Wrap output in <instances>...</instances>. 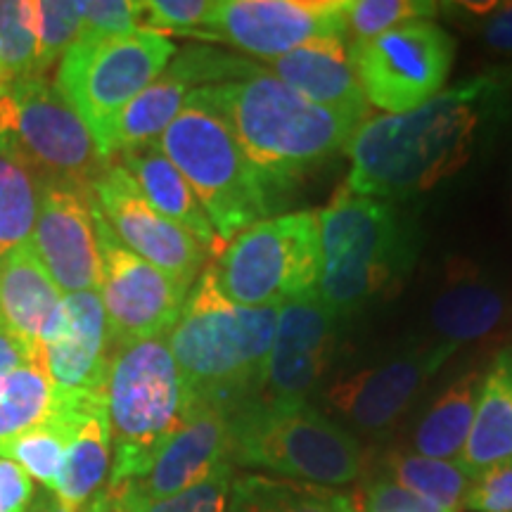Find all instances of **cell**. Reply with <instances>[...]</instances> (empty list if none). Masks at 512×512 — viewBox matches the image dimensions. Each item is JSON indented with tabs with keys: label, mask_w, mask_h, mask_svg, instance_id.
Instances as JSON below:
<instances>
[{
	"label": "cell",
	"mask_w": 512,
	"mask_h": 512,
	"mask_svg": "<svg viewBox=\"0 0 512 512\" xmlns=\"http://www.w3.org/2000/svg\"><path fill=\"white\" fill-rule=\"evenodd\" d=\"M510 86L501 74L472 76L411 112L368 117L344 147V185L358 195L396 202L460 176L508 119Z\"/></svg>",
	"instance_id": "6da1fadb"
},
{
	"label": "cell",
	"mask_w": 512,
	"mask_h": 512,
	"mask_svg": "<svg viewBox=\"0 0 512 512\" xmlns=\"http://www.w3.org/2000/svg\"><path fill=\"white\" fill-rule=\"evenodd\" d=\"M266 72L313 105L366 121L368 100L349 60L344 38H325L266 62Z\"/></svg>",
	"instance_id": "603a6c76"
},
{
	"label": "cell",
	"mask_w": 512,
	"mask_h": 512,
	"mask_svg": "<svg viewBox=\"0 0 512 512\" xmlns=\"http://www.w3.org/2000/svg\"><path fill=\"white\" fill-rule=\"evenodd\" d=\"M0 83H3V76H0Z\"/></svg>",
	"instance_id": "7dc6e473"
},
{
	"label": "cell",
	"mask_w": 512,
	"mask_h": 512,
	"mask_svg": "<svg viewBox=\"0 0 512 512\" xmlns=\"http://www.w3.org/2000/svg\"><path fill=\"white\" fill-rule=\"evenodd\" d=\"M31 361H41V354L0 325V375Z\"/></svg>",
	"instance_id": "7bdbcfd3"
},
{
	"label": "cell",
	"mask_w": 512,
	"mask_h": 512,
	"mask_svg": "<svg viewBox=\"0 0 512 512\" xmlns=\"http://www.w3.org/2000/svg\"><path fill=\"white\" fill-rule=\"evenodd\" d=\"M27 512H69V510L64 508L60 501H57V496L53 494V491L43 489L41 494H38V498L31 501Z\"/></svg>",
	"instance_id": "f6af8a7d"
},
{
	"label": "cell",
	"mask_w": 512,
	"mask_h": 512,
	"mask_svg": "<svg viewBox=\"0 0 512 512\" xmlns=\"http://www.w3.org/2000/svg\"><path fill=\"white\" fill-rule=\"evenodd\" d=\"M510 207H512V166H510Z\"/></svg>",
	"instance_id": "bcb514c9"
},
{
	"label": "cell",
	"mask_w": 512,
	"mask_h": 512,
	"mask_svg": "<svg viewBox=\"0 0 512 512\" xmlns=\"http://www.w3.org/2000/svg\"><path fill=\"white\" fill-rule=\"evenodd\" d=\"M41 188V178L0 152V256L31 240Z\"/></svg>",
	"instance_id": "1f68e13d"
},
{
	"label": "cell",
	"mask_w": 512,
	"mask_h": 512,
	"mask_svg": "<svg viewBox=\"0 0 512 512\" xmlns=\"http://www.w3.org/2000/svg\"><path fill=\"white\" fill-rule=\"evenodd\" d=\"M31 17H34L38 41L36 74L43 76L48 67L62 60L64 53L81 36L83 3H76V0H31Z\"/></svg>",
	"instance_id": "d6a6232c"
},
{
	"label": "cell",
	"mask_w": 512,
	"mask_h": 512,
	"mask_svg": "<svg viewBox=\"0 0 512 512\" xmlns=\"http://www.w3.org/2000/svg\"><path fill=\"white\" fill-rule=\"evenodd\" d=\"M230 413L209 403H192L181 427L159 448V453L136 482L114 491L128 510L162 501L207 479L230 460Z\"/></svg>",
	"instance_id": "d6986e66"
},
{
	"label": "cell",
	"mask_w": 512,
	"mask_h": 512,
	"mask_svg": "<svg viewBox=\"0 0 512 512\" xmlns=\"http://www.w3.org/2000/svg\"><path fill=\"white\" fill-rule=\"evenodd\" d=\"M0 152L43 183L91 188L112 159L102 157L79 112L46 76L0 83Z\"/></svg>",
	"instance_id": "ba28073f"
},
{
	"label": "cell",
	"mask_w": 512,
	"mask_h": 512,
	"mask_svg": "<svg viewBox=\"0 0 512 512\" xmlns=\"http://www.w3.org/2000/svg\"><path fill=\"white\" fill-rule=\"evenodd\" d=\"M86 512H131V510H128V505L119 494H114V491H105V494H102Z\"/></svg>",
	"instance_id": "ee69618b"
},
{
	"label": "cell",
	"mask_w": 512,
	"mask_h": 512,
	"mask_svg": "<svg viewBox=\"0 0 512 512\" xmlns=\"http://www.w3.org/2000/svg\"><path fill=\"white\" fill-rule=\"evenodd\" d=\"M105 394H69L64 392L62 406L31 430L17 434L0 444V458L10 460L31 477V482L43 484L46 491H55L57 479L67 458L69 441L76 422L95 399Z\"/></svg>",
	"instance_id": "4316f807"
},
{
	"label": "cell",
	"mask_w": 512,
	"mask_h": 512,
	"mask_svg": "<svg viewBox=\"0 0 512 512\" xmlns=\"http://www.w3.org/2000/svg\"><path fill=\"white\" fill-rule=\"evenodd\" d=\"M320 302L339 318L387 294L411 271L418 238L396 202L358 195L342 185L318 211Z\"/></svg>",
	"instance_id": "277c9868"
},
{
	"label": "cell",
	"mask_w": 512,
	"mask_h": 512,
	"mask_svg": "<svg viewBox=\"0 0 512 512\" xmlns=\"http://www.w3.org/2000/svg\"><path fill=\"white\" fill-rule=\"evenodd\" d=\"M112 342L98 292L64 294L62 325L41 347V366L57 389L105 394Z\"/></svg>",
	"instance_id": "ffe728a7"
},
{
	"label": "cell",
	"mask_w": 512,
	"mask_h": 512,
	"mask_svg": "<svg viewBox=\"0 0 512 512\" xmlns=\"http://www.w3.org/2000/svg\"><path fill=\"white\" fill-rule=\"evenodd\" d=\"M456 351L422 339L339 375L323 392L325 415L363 434L389 432L418 399L427 380Z\"/></svg>",
	"instance_id": "4fadbf2b"
},
{
	"label": "cell",
	"mask_w": 512,
	"mask_h": 512,
	"mask_svg": "<svg viewBox=\"0 0 512 512\" xmlns=\"http://www.w3.org/2000/svg\"><path fill=\"white\" fill-rule=\"evenodd\" d=\"M230 463L259 467L294 482L335 489L363 475L354 432L309 399H256L230 413Z\"/></svg>",
	"instance_id": "8992f818"
},
{
	"label": "cell",
	"mask_w": 512,
	"mask_h": 512,
	"mask_svg": "<svg viewBox=\"0 0 512 512\" xmlns=\"http://www.w3.org/2000/svg\"><path fill=\"white\" fill-rule=\"evenodd\" d=\"M143 3L138 0H91L83 3L81 36H126L140 29Z\"/></svg>",
	"instance_id": "f35d334b"
},
{
	"label": "cell",
	"mask_w": 512,
	"mask_h": 512,
	"mask_svg": "<svg viewBox=\"0 0 512 512\" xmlns=\"http://www.w3.org/2000/svg\"><path fill=\"white\" fill-rule=\"evenodd\" d=\"M100 247V287L112 349L140 339L166 337L181 316L192 285L178 280L121 245L95 209Z\"/></svg>",
	"instance_id": "7c38bea8"
},
{
	"label": "cell",
	"mask_w": 512,
	"mask_h": 512,
	"mask_svg": "<svg viewBox=\"0 0 512 512\" xmlns=\"http://www.w3.org/2000/svg\"><path fill=\"white\" fill-rule=\"evenodd\" d=\"M349 60L368 105L384 114L411 112L444 91L456 38L432 19H418L351 41Z\"/></svg>",
	"instance_id": "8fae6325"
},
{
	"label": "cell",
	"mask_w": 512,
	"mask_h": 512,
	"mask_svg": "<svg viewBox=\"0 0 512 512\" xmlns=\"http://www.w3.org/2000/svg\"><path fill=\"white\" fill-rule=\"evenodd\" d=\"M384 470L392 482L413 491L441 508L456 512L470 486V477L451 460L425 458L418 453L394 451L384 460Z\"/></svg>",
	"instance_id": "4dcf8cb0"
},
{
	"label": "cell",
	"mask_w": 512,
	"mask_h": 512,
	"mask_svg": "<svg viewBox=\"0 0 512 512\" xmlns=\"http://www.w3.org/2000/svg\"><path fill=\"white\" fill-rule=\"evenodd\" d=\"M29 242L62 294L98 292L100 247L91 188L43 183Z\"/></svg>",
	"instance_id": "e0dca14e"
},
{
	"label": "cell",
	"mask_w": 512,
	"mask_h": 512,
	"mask_svg": "<svg viewBox=\"0 0 512 512\" xmlns=\"http://www.w3.org/2000/svg\"><path fill=\"white\" fill-rule=\"evenodd\" d=\"M335 342L337 318L320 302L316 290L280 304L261 396L309 399L328 375Z\"/></svg>",
	"instance_id": "ac0fdd59"
},
{
	"label": "cell",
	"mask_w": 512,
	"mask_h": 512,
	"mask_svg": "<svg viewBox=\"0 0 512 512\" xmlns=\"http://www.w3.org/2000/svg\"><path fill=\"white\" fill-rule=\"evenodd\" d=\"M216 0H145L140 29L152 34L197 36L207 27Z\"/></svg>",
	"instance_id": "d590c367"
},
{
	"label": "cell",
	"mask_w": 512,
	"mask_h": 512,
	"mask_svg": "<svg viewBox=\"0 0 512 512\" xmlns=\"http://www.w3.org/2000/svg\"><path fill=\"white\" fill-rule=\"evenodd\" d=\"M254 62L209 46L178 48L164 72L121 112L112 131L110 159L128 147L157 143L197 88L219 86L252 72Z\"/></svg>",
	"instance_id": "2e32d148"
},
{
	"label": "cell",
	"mask_w": 512,
	"mask_h": 512,
	"mask_svg": "<svg viewBox=\"0 0 512 512\" xmlns=\"http://www.w3.org/2000/svg\"><path fill=\"white\" fill-rule=\"evenodd\" d=\"M508 318V297L496 280L479 273L477 266L458 261L448 266L444 283L430 306L432 342L458 351L482 342Z\"/></svg>",
	"instance_id": "7402d4cb"
},
{
	"label": "cell",
	"mask_w": 512,
	"mask_h": 512,
	"mask_svg": "<svg viewBox=\"0 0 512 512\" xmlns=\"http://www.w3.org/2000/svg\"><path fill=\"white\" fill-rule=\"evenodd\" d=\"M439 12L437 3L427 0H342L347 41H363L401 24L430 19Z\"/></svg>",
	"instance_id": "e575fe53"
},
{
	"label": "cell",
	"mask_w": 512,
	"mask_h": 512,
	"mask_svg": "<svg viewBox=\"0 0 512 512\" xmlns=\"http://www.w3.org/2000/svg\"><path fill=\"white\" fill-rule=\"evenodd\" d=\"M278 306L230 302L207 266L166 335L192 403L233 413L264 392Z\"/></svg>",
	"instance_id": "3957f363"
},
{
	"label": "cell",
	"mask_w": 512,
	"mask_h": 512,
	"mask_svg": "<svg viewBox=\"0 0 512 512\" xmlns=\"http://www.w3.org/2000/svg\"><path fill=\"white\" fill-rule=\"evenodd\" d=\"M157 145L188 181L221 242L285 209L247 162L211 86L188 95Z\"/></svg>",
	"instance_id": "5b68a950"
},
{
	"label": "cell",
	"mask_w": 512,
	"mask_h": 512,
	"mask_svg": "<svg viewBox=\"0 0 512 512\" xmlns=\"http://www.w3.org/2000/svg\"><path fill=\"white\" fill-rule=\"evenodd\" d=\"M207 268L223 297L242 306H280L316 290L318 211H290L254 223L223 242Z\"/></svg>",
	"instance_id": "30bf717a"
},
{
	"label": "cell",
	"mask_w": 512,
	"mask_h": 512,
	"mask_svg": "<svg viewBox=\"0 0 512 512\" xmlns=\"http://www.w3.org/2000/svg\"><path fill=\"white\" fill-rule=\"evenodd\" d=\"M38 41L31 0H0V76L3 81L36 74Z\"/></svg>",
	"instance_id": "836d02e7"
},
{
	"label": "cell",
	"mask_w": 512,
	"mask_h": 512,
	"mask_svg": "<svg viewBox=\"0 0 512 512\" xmlns=\"http://www.w3.org/2000/svg\"><path fill=\"white\" fill-rule=\"evenodd\" d=\"M230 484H233V463L228 460L200 484L162 501L138 505L131 512H228Z\"/></svg>",
	"instance_id": "8d00e7d4"
},
{
	"label": "cell",
	"mask_w": 512,
	"mask_h": 512,
	"mask_svg": "<svg viewBox=\"0 0 512 512\" xmlns=\"http://www.w3.org/2000/svg\"><path fill=\"white\" fill-rule=\"evenodd\" d=\"M119 164L128 171L143 192L147 202L155 207L164 219L183 228L190 238H195L209 254H216L223 242L211 226L207 211L192 192L181 171L169 162V157L159 150L157 143L128 147L119 152Z\"/></svg>",
	"instance_id": "cb8c5ba5"
},
{
	"label": "cell",
	"mask_w": 512,
	"mask_h": 512,
	"mask_svg": "<svg viewBox=\"0 0 512 512\" xmlns=\"http://www.w3.org/2000/svg\"><path fill=\"white\" fill-rule=\"evenodd\" d=\"M228 512H354L349 496L283 477H233Z\"/></svg>",
	"instance_id": "f1b7e54d"
},
{
	"label": "cell",
	"mask_w": 512,
	"mask_h": 512,
	"mask_svg": "<svg viewBox=\"0 0 512 512\" xmlns=\"http://www.w3.org/2000/svg\"><path fill=\"white\" fill-rule=\"evenodd\" d=\"M105 401L112 432L107 489H121L145 475L192 406L166 337L112 349Z\"/></svg>",
	"instance_id": "52a82bcc"
},
{
	"label": "cell",
	"mask_w": 512,
	"mask_h": 512,
	"mask_svg": "<svg viewBox=\"0 0 512 512\" xmlns=\"http://www.w3.org/2000/svg\"><path fill=\"white\" fill-rule=\"evenodd\" d=\"M465 12L482 17L477 29L491 50L512 55V3H463Z\"/></svg>",
	"instance_id": "60d3db41"
},
{
	"label": "cell",
	"mask_w": 512,
	"mask_h": 512,
	"mask_svg": "<svg viewBox=\"0 0 512 512\" xmlns=\"http://www.w3.org/2000/svg\"><path fill=\"white\" fill-rule=\"evenodd\" d=\"M112 475V432L105 396L76 422L53 494L69 512H86L107 491Z\"/></svg>",
	"instance_id": "d4e9b609"
},
{
	"label": "cell",
	"mask_w": 512,
	"mask_h": 512,
	"mask_svg": "<svg viewBox=\"0 0 512 512\" xmlns=\"http://www.w3.org/2000/svg\"><path fill=\"white\" fill-rule=\"evenodd\" d=\"M195 38L228 43L271 62L325 38L347 41V27L342 0H216L207 27Z\"/></svg>",
	"instance_id": "5bb4252c"
},
{
	"label": "cell",
	"mask_w": 512,
	"mask_h": 512,
	"mask_svg": "<svg viewBox=\"0 0 512 512\" xmlns=\"http://www.w3.org/2000/svg\"><path fill=\"white\" fill-rule=\"evenodd\" d=\"M247 162L280 204L290 202L294 185L337 152L363 124L349 114L313 105L264 67L211 86Z\"/></svg>",
	"instance_id": "7a4b0ae2"
},
{
	"label": "cell",
	"mask_w": 512,
	"mask_h": 512,
	"mask_svg": "<svg viewBox=\"0 0 512 512\" xmlns=\"http://www.w3.org/2000/svg\"><path fill=\"white\" fill-rule=\"evenodd\" d=\"M354 512H453L403 489L389 477L370 479L349 496Z\"/></svg>",
	"instance_id": "74e56055"
},
{
	"label": "cell",
	"mask_w": 512,
	"mask_h": 512,
	"mask_svg": "<svg viewBox=\"0 0 512 512\" xmlns=\"http://www.w3.org/2000/svg\"><path fill=\"white\" fill-rule=\"evenodd\" d=\"M95 209L121 245L178 280L195 283L209 264V252L183 228L164 219L145 200L119 162H110L91 185Z\"/></svg>",
	"instance_id": "9a60e30c"
},
{
	"label": "cell",
	"mask_w": 512,
	"mask_h": 512,
	"mask_svg": "<svg viewBox=\"0 0 512 512\" xmlns=\"http://www.w3.org/2000/svg\"><path fill=\"white\" fill-rule=\"evenodd\" d=\"M62 399L64 392L55 387L41 361L0 375V444L50 418Z\"/></svg>",
	"instance_id": "f546056e"
},
{
	"label": "cell",
	"mask_w": 512,
	"mask_h": 512,
	"mask_svg": "<svg viewBox=\"0 0 512 512\" xmlns=\"http://www.w3.org/2000/svg\"><path fill=\"white\" fill-rule=\"evenodd\" d=\"M64 294L31 242L0 256V325L41 354L62 325Z\"/></svg>",
	"instance_id": "44dd1931"
},
{
	"label": "cell",
	"mask_w": 512,
	"mask_h": 512,
	"mask_svg": "<svg viewBox=\"0 0 512 512\" xmlns=\"http://www.w3.org/2000/svg\"><path fill=\"white\" fill-rule=\"evenodd\" d=\"M512 458V347L498 351L484 370L482 392L465 448L456 460L467 477Z\"/></svg>",
	"instance_id": "484cf974"
},
{
	"label": "cell",
	"mask_w": 512,
	"mask_h": 512,
	"mask_svg": "<svg viewBox=\"0 0 512 512\" xmlns=\"http://www.w3.org/2000/svg\"><path fill=\"white\" fill-rule=\"evenodd\" d=\"M460 505L470 512H512V458L472 477Z\"/></svg>",
	"instance_id": "ab89813d"
},
{
	"label": "cell",
	"mask_w": 512,
	"mask_h": 512,
	"mask_svg": "<svg viewBox=\"0 0 512 512\" xmlns=\"http://www.w3.org/2000/svg\"><path fill=\"white\" fill-rule=\"evenodd\" d=\"M178 53L171 38L152 31L126 36H79L64 53L55 86L110 159L112 131L121 112L164 72Z\"/></svg>",
	"instance_id": "9c48e42d"
},
{
	"label": "cell",
	"mask_w": 512,
	"mask_h": 512,
	"mask_svg": "<svg viewBox=\"0 0 512 512\" xmlns=\"http://www.w3.org/2000/svg\"><path fill=\"white\" fill-rule=\"evenodd\" d=\"M482 380L484 370H470L448 384L415 427L413 453L456 463L475 420Z\"/></svg>",
	"instance_id": "83f0119b"
},
{
	"label": "cell",
	"mask_w": 512,
	"mask_h": 512,
	"mask_svg": "<svg viewBox=\"0 0 512 512\" xmlns=\"http://www.w3.org/2000/svg\"><path fill=\"white\" fill-rule=\"evenodd\" d=\"M34 501V482L22 467L0 458V512H27Z\"/></svg>",
	"instance_id": "b9f144b4"
}]
</instances>
